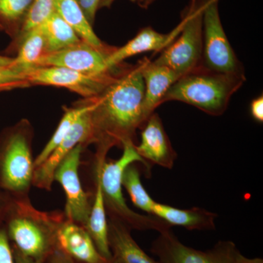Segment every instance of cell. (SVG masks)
I'll return each instance as SVG.
<instances>
[{
  "label": "cell",
  "instance_id": "obj_14",
  "mask_svg": "<svg viewBox=\"0 0 263 263\" xmlns=\"http://www.w3.org/2000/svg\"><path fill=\"white\" fill-rule=\"evenodd\" d=\"M57 248L75 263H112L99 252L84 227L67 219L57 233Z\"/></svg>",
  "mask_w": 263,
  "mask_h": 263
},
{
  "label": "cell",
  "instance_id": "obj_35",
  "mask_svg": "<svg viewBox=\"0 0 263 263\" xmlns=\"http://www.w3.org/2000/svg\"><path fill=\"white\" fill-rule=\"evenodd\" d=\"M116 0H101V2H100V7H99V9L103 8H110V6L113 5V3ZM129 1L133 2V3H138V2L139 1V0H129Z\"/></svg>",
  "mask_w": 263,
  "mask_h": 263
},
{
  "label": "cell",
  "instance_id": "obj_11",
  "mask_svg": "<svg viewBox=\"0 0 263 263\" xmlns=\"http://www.w3.org/2000/svg\"><path fill=\"white\" fill-rule=\"evenodd\" d=\"M115 49L113 46L101 49L81 41L60 51L44 53L32 67H65L84 73L102 75L118 67L110 69L107 65V59Z\"/></svg>",
  "mask_w": 263,
  "mask_h": 263
},
{
  "label": "cell",
  "instance_id": "obj_29",
  "mask_svg": "<svg viewBox=\"0 0 263 263\" xmlns=\"http://www.w3.org/2000/svg\"><path fill=\"white\" fill-rule=\"evenodd\" d=\"M76 1L84 12L88 22L93 26L101 0H76Z\"/></svg>",
  "mask_w": 263,
  "mask_h": 263
},
{
  "label": "cell",
  "instance_id": "obj_18",
  "mask_svg": "<svg viewBox=\"0 0 263 263\" xmlns=\"http://www.w3.org/2000/svg\"><path fill=\"white\" fill-rule=\"evenodd\" d=\"M152 215L160 218L171 227H183L189 230H215V220L218 217L215 213L201 208L181 209L157 202L154 205Z\"/></svg>",
  "mask_w": 263,
  "mask_h": 263
},
{
  "label": "cell",
  "instance_id": "obj_36",
  "mask_svg": "<svg viewBox=\"0 0 263 263\" xmlns=\"http://www.w3.org/2000/svg\"><path fill=\"white\" fill-rule=\"evenodd\" d=\"M157 0H139L137 4L139 5L141 8L147 9L151 5L153 4Z\"/></svg>",
  "mask_w": 263,
  "mask_h": 263
},
{
  "label": "cell",
  "instance_id": "obj_12",
  "mask_svg": "<svg viewBox=\"0 0 263 263\" xmlns=\"http://www.w3.org/2000/svg\"><path fill=\"white\" fill-rule=\"evenodd\" d=\"M93 107L81 116L60 144L41 165L34 169L33 186L46 191H51L55 170L61 161L78 145H83L85 148L91 145V123L90 110Z\"/></svg>",
  "mask_w": 263,
  "mask_h": 263
},
{
  "label": "cell",
  "instance_id": "obj_4",
  "mask_svg": "<svg viewBox=\"0 0 263 263\" xmlns=\"http://www.w3.org/2000/svg\"><path fill=\"white\" fill-rule=\"evenodd\" d=\"M136 146L131 144L124 146L122 157L118 160H106L95 163V177L100 181L108 219L120 221L131 230H153L161 233L171 229V227L157 216L133 212L123 196L122 175L127 166L141 162L148 176L151 175L152 167L137 153Z\"/></svg>",
  "mask_w": 263,
  "mask_h": 263
},
{
  "label": "cell",
  "instance_id": "obj_31",
  "mask_svg": "<svg viewBox=\"0 0 263 263\" xmlns=\"http://www.w3.org/2000/svg\"><path fill=\"white\" fill-rule=\"evenodd\" d=\"M251 115L257 122H263V98L259 96L254 99L250 105Z\"/></svg>",
  "mask_w": 263,
  "mask_h": 263
},
{
  "label": "cell",
  "instance_id": "obj_22",
  "mask_svg": "<svg viewBox=\"0 0 263 263\" xmlns=\"http://www.w3.org/2000/svg\"><path fill=\"white\" fill-rule=\"evenodd\" d=\"M45 39V53L60 51L81 40L57 12L53 11L41 24Z\"/></svg>",
  "mask_w": 263,
  "mask_h": 263
},
{
  "label": "cell",
  "instance_id": "obj_20",
  "mask_svg": "<svg viewBox=\"0 0 263 263\" xmlns=\"http://www.w3.org/2000/svg\"><path fill=\"white\" fill-rule=\"evenodd\" d=\"M54 10L70 25L81 41L95 47L108 49L110 46L104 43L95 34L84 12L76 0H56Z\"/></svg>",
  "mask_w": 263,
  "mask_h": 263
},
{
  "label": "cell",
  "instance_id": "obj_9",
  "mask_svg": "<svg viewBox=\"0 0 263 263\" xmlns=\"http://www.w3.org/2000/svg\"><path fill=\"white\" fill-rule=\"evenodd\" d=\"M151 252L160 263H234L240 251L230 240H220L208 251L197 250L183 245L170 229L160 233Z\"/></svg>",
  "mask_w": 263,
  "mask_h": 263
},
{
  "label": "cell",
  "instance_id": "obj_13",
  "mask_svg": "<svg viewBox=\"0 0 263 263\" xmlns=\"http://www.w3.org/2000/svg\"><path fill=\"white\" fill-rule=\"evenodd\" d=\"M141 143L136 145L138 155L151 167L154 164L172 169L177 154L173 148L158 114L153 113L141 128Z\"/></svg>",
  "mask_w": 263,
  "mask_h": 263
},
{
  "label": "cell",
  "instance_id": "obj_23",
  "mask_svg": "<svg viewBox=\"0 0 263 263\" xmlns=\"http://www.w3.org/2000/svg\"><path fill=\"white\" fill-rule=\"evenodd\" d=\"M93 105L94 103L91 98H86L76 102L73 106L71 108L64 107V115L62 116L56 131L53 133L47 144L37 156V158L34 159V169L41 165L48 158L52 152L60 144L76 121L80 118L81 115L92 108Z\"/></svg>",
  "mask_w": 263,
  "mask_h": 263
},
{
  "label": "cell",
  "instance_id": "obj_27",
  "mask_svg": "<svg viewBox=\"0 0 263 263\" xmlns=\"http://www.w3.org/2000/svg\"><path fill=\"white\" fill-rule=\"evenodd\" d=\"M23 71L12 66H0V91L30 87Z\"/></svg>",
  "mask_w": 263,
  "mask_h": 263
},
{
  "label": "cell",
  "instance_id": "obj_19",
  "mask_svg": "<svg viewBox=\"0 0 263 263\" xmlns=\"http://www.w3.org/2000/svg\"><path fill=\"white\" fill-rule=\"evenodd\" d=\"M95 179V190L89 219L85 227L100 254L112 261V254L108 243V222L104 203L101 186L98 178Z\"/></svg>",
  "mask_w": 263,
  "mask_h": 263
},
{
  "label": "cell",
  "instance_id": "obj_25",
  "mask_svg": "<svg viewBox=\"0 0 263 263\" xmlns=\"http://www.w3.org/2000/svg\"><path fill=\"white\" fill-rule=\"evenodd\" d=\"M122 186L127 190L133 204L143 212L152 215V210L156 201L143 187L141 181V174L136 163L127 166L122 175Z\"/></svg>",
  "mask_w": 263,
  "mask_h": 263
},
{
  "label": "cell",
  "instance_id": "obj_28",
  "mask_svg": "<svg viewBox=\"0 0 263 263\" xmlns=\"http://www.w3.org/2000/svg\"><path fill=\"white\" fill-rule=\"evenodd\" d=\"M0 263H15L5 226L0 228Z\"/></svg>",
  "mask_w": 263,
  "mask_h": 263
},
{
  "label": "cell",
  "instance_id": "obj_6",
  "mask_svg": "<svg viewBox=\"0 0 263 263\" xmlns=\"http://www.w3.org/2000/svg\"><path fill=\"white\" fill-rule=\"evenodd\" d=\"M206 3L207 0H191L182 18L181 32L154 62L168 67L181 77L201 65Z\"/></svg>",
  "mask_w": 263,
  "mask_h": 263
},
{
  "label": "cell",
  "instance_id": "obj_3",
  "mask_svg": "<svg viewBox=\"0 0 263 263\" xmlns=\"http://www.w3.org/2000/svg\"><path fill=\"white\" fill-rule=\"evenodd\" d=\"M247 80L245 75L221 73L202 65L178 79L167 90L162 104L179 101L193 105L209 115L226 111L232 96Z\"/></svg>",
  "mask_w": 263,
  "mask_h": 263
},
{
  "label": "cell",
  "instance_id": "obj_37",
  "mask_svg": "<svg viewBox=\"0 0 263 263\" xmlns=\"http://www.w3.org/2000/svg\"><path fill=\"white\" fill-rule=\"evenodd\" d=\"M13 58L11 57L2 56L0 55V66H8L11 65Z\"/></svg>",
  "mask_w": 263,
  "mask_h": 263
},
{
  "label": "cell",
  "instance_id": "obj_5",
  "mask_svg": "<svg viewBox=\"0 0 263 263\" xmlns=\"http://www.w3.org/2000/svg\"><path fill=\"white\" fill-rule=\"evenodd\" d=\"M34 128L22 119L0 133V192L15 200L27 198L34 172Z\"/></svg>",
  "mask_w": 263,
  "mask_h": 263
},
{
  "label": "cell",
  "instance_id": "obj_16",
  "mask_svg": "<svg viewBox=\"0 0 263 263\" xmlns=\"http://www.w3.org/2000/svg\"><path fill=\"white\" fill-rule=\"evenodd\" d=\"M139 62L145 86L143 114L147 121L155 113L157 107L162 105V99L167 90L181 76L168 67L156 64L147 57Z\"/></svg>",
  "mask_w": 263,
  "mask_h": 263
},
{
  "label": "cell",
  "instance_id": "obj_7",
  "mask_svg": "<svg viewBox=\"0 0 263 263\" xmlns=\"http://www.w3.org/2000/svg\"><path fill=\"white\" fill-rule=\"evenodd\" d=\"M219 0H207L203 11L202 64L221 73L245 75L243 64L235 55L221 24Z\"/></svg>",
  "mask_w": 263,
  "mask_h": 263
},
{
  "label": "cell",
  "instance_id": "obj_17",
  "mask_svg": "<svg viewBox=\"0 0 263 263\" xmlns=\"http://www.w3.org/2000/svg\"><path fill=\"white\" fill-rule=\"evenodd\" d=\"M108 222L112 263H160L149 257L138 246L127 226L113 219H108Z\"/></svg>",
  "mask_w": 263,
  "mask_h": 263
},
{
  "label": "cell",
  "instance_id": "obj_2",
  "mask_svg": "<svg viewBox=\"0 0 263 263\" xmlns=\"http://www.w3.org/2000/svg\"><path fill=\"white\" fill-rule=\"evenodd\" d=\"M65 219L62 211L37 210L29 197L13 199L4 226L12 248L29 258L46 263L57 248V233Z\"/></svg>",
  "mask_w": 263,
  "mask_h": 263
},
{
  "label": "cell",
  "instance_id": "obj_8",
  "mask_svg": "<svg viewBox=\"0 0 263 263\" xmlns=\"http://www.w3.org/2000/svg\"><path fill=\"white\" fill-rule=\"evenodd\" d=\"M123 63L102 75L84 73L65 67H32L23 71L31 86L36 85L65 88L84 99L98 96L117 77Z\"/></svg>",
  "mask_w": 263,
  "mask_h": 263
},
{
  "label": "cell",
  "instance_id": "obj_34",
  "mask_svg": "<svg viewBox=\"0 0 263 263\" xmlns=\"http://www.w3.org/2000/svg\"><path fill=\"white\" fill-rule=\"evenodd\" d=\"M234 263H263V259L257 258H257H248L239 252L235 259Z\"/></svg>",
  "mask_w": 263,
  "mask_h": 263
},
{
  "label": "cell",
  "instance_id": "obj_30",
  "mask_svg": "<svg viewBox=\"0 0 263 263\" xmlns=\"http://www.w3.org/2000/svg\"><path fill=\"white\" fill-rule=\"evenodd\" d=\"M13 201V198L7 194L0 192V228L4 226L5 219Z\"/></svg>",
  "mask_w": 263,
  "mask_h": 263
},
{
  "label": "cell",
  "instance_id": "obj_26",
  "mask_svg": "<svg viewBox=\"0 0 263 263\" xmlns=\"http://www.w3.org/2000/svg\"><path fill=\"white\" fill-rule=\"evenodd\" d=\"M55 3L56 0H35L20 34L12 42L17 41L31 29L41 25L54 11Z\"/></svg>",
  "mask_w": 263,
  "mask_h": 263
},
{
  "label": "cell",
  "instance_id": "obj_21",
  "mask_svg": "<svg viewBox=\"0 0 263 263\" xmlns=\"http://www.w3.org/2000/svg\"><path fill=\"white\" fill-rule=\"evenodd\" d=\"M10 48L17 51L16 57L13 58L10 66L22 71L32 67L45 53L44 35L41 25L12 42Z\"/></svg>",
  "mask_w": 263,
  "mask_h": 263
},
{
  "label": "cell",
  "instance_id": "obj_33",
  "mask_svg": "<svg viewBox=\"0 0 263 263\" xmlns=\"http://www.w3.org/2000/svg\"><path fill=\"white\" fill-rule=\"evenodd\" d=\"M12 250H13V255H14L15 263H43L40 262V261H36L29 258V257L21 254L20 252H18V251L15 250L14 249L12 248Z\"/></svg>",
  "mask_w": 263,
  "mask_h": 263
},
{
  "label": "cell",
  "instance_id": "obj_10",
  "mask_svg": "<svg viewBox=\"0 0 263 263\" xmlns=\"http://www.w3.org/2000/svg\"><path fill=\"white\" fill-rule=\"evenodd\" d=\"M84 148L83 145H78L66 156L55 170L53 181L60 183L65 192L66 202L63 212L66 219L85 228L91 212L94 193H86L83 190L79 176L81 157Z\"/></svg>",
  "mask_w": 263,
  "mask_h": 263
},
{
  "label": "cell",
  "instance_id": "obj_24",
  "mask_svg": "<svg viewBox=\"0 0 263 263\" xmlns=\"http://www.w3.org/2000/svg\"><path fill=\"white\" fill-rule=\"evenodd\" d=\"M35 0H0V31L16 39Z\"/></svg>",
  "mask_w": 263,
  "mask_h": 263
},
{
  "label": "cell",
  "instance_id": "obj_32",
  "mask_svg": "<svg viewBox=\"0 0 263 263\" xmlns=\"http://www.w3.org/2000/svg\"><path fill=\"white\" fill-rule=\"evenodd\" d=\"M46 263H75L60 249L56 248L46 259Z\"/></svg>",
  "mask_w": 263,
  "mask_h": 263
},
{
  "label": "cell",
  "instance_id": "obj_1",
  "mask_svg": "<svg viewBox=\"0 0 263 263\" xmlns=\"http://www.w3.org/2000/svg\"><path fill=\"white\" fill-rule=\"evenodd\" d=\"M144 81L140 62L123 65L116 79L98 96L91 98V144L96 146L95 162L107 160L114 147L135 143L136 131L146 122L143 114Z\"/></svg>",
  "mask_w": 263,
  "mask_h": 263
},
{
  "label": "cell",
  "instance_id": "obj_15",
  "mask_svg": "<svg viewBox=\"0 0 263 263\" xmlns=\"http://www.w3.org/2000/svg\"><path fill=\"white\" fill-rule=\"evenodd\" d=\"M183 21L167 34L157 32L152 27L141 29L133 39L124 46L116 48L107 59L108 68L114 69L129 57L145 52H162L178 37L183 28Z\"/></svg>",
  "mask_w": 263,
  "mask_h": 263
}]
</instances>
